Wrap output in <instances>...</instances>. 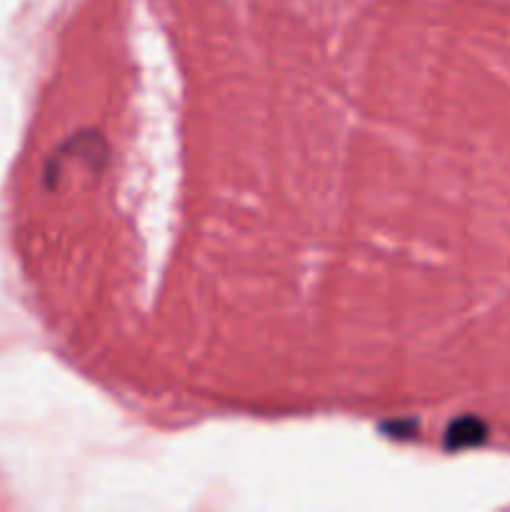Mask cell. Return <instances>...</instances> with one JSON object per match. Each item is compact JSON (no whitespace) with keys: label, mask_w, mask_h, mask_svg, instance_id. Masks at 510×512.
<instances>
[{"label":"cell","mask_w":510,"mask_h":512,"mask_svg":"<svg viewBox=\"0 0 510 512\" xmlns=\"http://www.w3.org/2000/svg\"><path fill=\"white\" fill-rule=\"evenodd\" d=\"M488 428L478 418H463L450 425L448 430V448H470V445L483 443Z\"/></svg>","instance_id":"obj_1"}]
</instances>
